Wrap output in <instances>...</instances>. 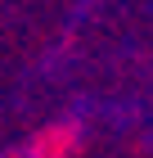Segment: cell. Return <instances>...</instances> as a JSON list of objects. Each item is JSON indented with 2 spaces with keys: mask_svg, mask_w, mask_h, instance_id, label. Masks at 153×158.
Instances as JSON below:
<instances>
[{
  "mask_svg": "<svg viewBox=\"0 0 153 158\" xmlns=\"http://www.w3.org/2000/svg\"><path fill=\"white\" fill-rule=\"evenodd\" d=\"M72 145H77V131H72V127H63V131L54 127V131H45L41 140H36L32 154H36V158H68Z\"/></svg>",
  "mask_w": 153,
  "mask_h": 158,
  "instance_id": "cell-1",
  "label": "cell"
}]
</instances>
